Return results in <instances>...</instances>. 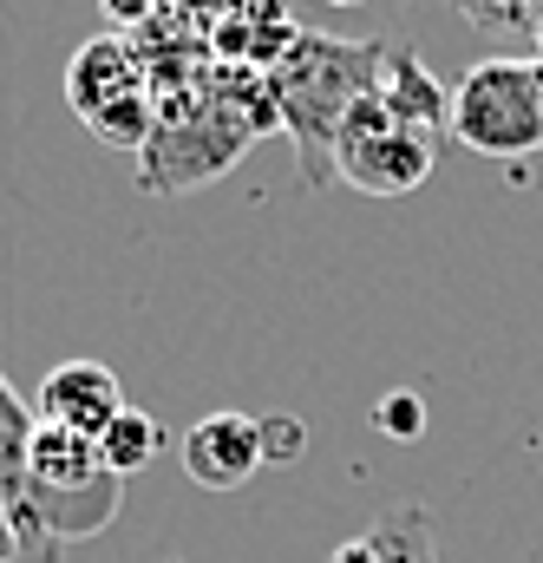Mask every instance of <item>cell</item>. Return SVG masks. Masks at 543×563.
I'll list each match as a JSON object with an SVG mask.
<instances>
[{
	"instance_id": "obj_1",
	"label": "cell",
	"mask_w": 543,
	"mask_h": 563,
	"mask_svg": "<svg viewBox=\"0 0 543 563\" xmlns=\"http://www.w3.org/2000/svg\"><path fill=\"white\" fill-rule=\"evenodd\" d=\"M263 132H281L269 73L210 59L197 79L157 86V125H151V144L137 151L144 157L137 164V190L177 197L190 184H210Z\"/></svg>"
},
{
	"instance_id": "obj_2",
	"label": "cell",
	"mask_w": 543,
	"mask_h": 563,
	"mask_svg": "<svg viewBox=\"0 0 543 563\" xmlns=\"http://www.w3.org/2000/svg\"><path fill=\"white\" fill-rule=\"evenodd\" d=\"M387 59V40H334V33H308L269 66V92L281 112V139L295 144V170L308 190L334 184V144L347 112L374 92Z\"/></svg>"
},
{
	"instance_id": "obj_3",
	"label": "cell",
	"mask_w": 543,
	"mask_h": 563,
	"mask_svg": "<svg viewBox=\"0 0 543 563\" xmlns=\"http://www.w3.org/2000/svg\"><path fill=\"white\" fill-rule=\"evenodd\" d=\"M66 106L99 144L144 151L157 125V86L144 66V46L125 33H99L66 59Z\"/></svg>"
},
{
	"instance_id": "obj_4",
	"label": "cell",
	"mask_w": 543,
	"mask_h": 563,
	"mask_svg": "<svg viewBox=\"0 0 543 563\" xmlns=\"http://www.w3.org/2000/svg\"><path fill=\"white\" fill-rule=\"evenodd\" d=\"M452 139L478 157L518 164L543 151V86L538 59H478L458 86H452Z\"/></svg>"
},
{
	"instance_id": "obj_5",
	"label": "cell",
	"mask_w": 543,
	"mask_h": 563,
	"mask_svg": "<svg viewBox=\"0 0 543 563\" xmlns=\"http://www.w3.org/2000/svg\"><path fill=\"white\" fill-rule=\"evenodd\" d=\"M432 164H439V139L400 125L374 92L347 112L341 144H334V177L367 190V197H407L432 177Z\"/></svg>"
},
{
	"instance_id": "obj_6",
	"label": "cell",
	"mask_w": 543,
	"mask_h": 563,
	"mask_svg": "<svg viewBox=\"0 0 543 563\" xmlns=\"http://www.w3.org/2000/svg\"><path fill=\"white\" fill-rule=\"evenodd\" d=\"M33 413L46 426H66L79 439H106V426L125 413V387L106 361H59L46 380H40V400Z\"/></svg>"
},
{
	"instance_id": "obj_7",
	"label": "cell",
	"mask_w": 543,
	"mask_h": 563,
	"mask_svg": "<svg viewBox=\"0 0 543 563\" xmlns=\"http://www.w3.org/2000/svg\"><path fill=\"white\" fill-rule=\"evenodd\" d=\"M184 472L203 492H236L263 472V420L250 413H203L184 432Z\"/></svg>"
},
{
	"instance_id": "obj_8",
	"label": "cell",
	"mask_w": 543,
	"mask_h": 563,
	"mask_svg": "<svg viewBox=\"0 0 543 563\" xmlns=\"http://www.w3.org/2000/svg\"><path fill=\"white\" fill-rule=\"evenodd\" d=\"M374 99H380L400 125L425 132V139L452 132V86H439L432 66H425L419 53H407V46H387L380 79H374Z\"/></svg>"
},
{
	"instance_id": "obj_9",
	"label": "cell",
	"mask_w": 543,
	"mask_h": 563,
	"mask_svg": "<svg viewBox=\"0 0 543 563\" xmlns=\"http://www.w3.org/2000/svg\"><path fill=\"white\" fill-rule=\"evenodd\" d=\"M328 563H439V538H432V511L412 505H387L367 531H354Z\"/></svg>"
},
{
	"instance_id": "obj_10",
	"label": "cell",
	"mask_w": 543,
	"mask_h": 563,
	"mask_svg": "<svg viewBox=\"0 0 543 563\" xmlns=\"http://www.w3.org/2000/svg\"><path fill=\"white\" fill-rule=\"evenodd\" d=\"M33 426H40V413L0 374V498L13 511V531L26 525V445H33Z\"/></svg>"
},
{
	"instance_id": "obj_11",
	"label": "cell",
	"mask_w": 543,
	"mask_h": 563,
	"mask_svg": "<svg viewBox=\"0 0 543 563\" xmlns=\"http://www.w3.org/2000/svg\"><path fill=\"white\" fill-rule=\"evenodd\" d=\"M157 452H164V426L151 420V413H137V407H125L119 420L106 426V439H99V459H106V472H112V478L144 472Z\"/></svg>"
},
{
	"instance_id": "obj_12",
	"label": "cell",
	"mask_w": 543,
	"mask_h": 563,
	"mask_svg": "<svg viewBox=\"0 0 543 563\" xmlns=\"http://www.w3.org/2000/svg\"><path fill=\"white\" fill-rule=\"evenodd\" d=\"M99 7H106V20H112V26H119L125 40L164 20V0H99Z\"/></svg>"
},
{
	"instance_id": "obj_13",
	"label": "cell",
	"mask_w": 543,
	"mask_h": 563,
	"mask_svg": "<svg viewBox=\"0 0 543 563\" xmlns=\"http://www.w3.org/2000/svg\"><path fill=\"white\" fill-rule=\"evenodd\" d=\"M380 426H387L394 439H419V432H425V407H419L412 394H394V400H380Z\"/></svg>"
},
{
	"instance_id": "obj_14",
	"label": "cell",
	"mask_w": 543,
	"mask_h": 563,
	"mask_svg": "<svg viewBox=\"0 0 543 563\" xmlns=\"http://www.w3.org/2000/svg\"><path fill=\"white\" fill-rule=\"evenodd\" d=\"M263 459H301V420L269 413L263 420Z\"/></svg>"
},
{
	"instance_id": "obj_15",
	"label": "cell",
	"mask_w": 543,
	"mask_h": 563,
	"mask_svg": "<svg viewBox=\"0 0 543 563\" xmlns=\"http://www.w3.org/2000/svg\"><path fill=\"white\" fill-rule=\"evenodd\" d=\"M0 563H20V531H13V511L0 498Z\"/></svg>"
},
{
	"instance_id": "obj_16",
	"label": "cell",
	"mask_w": 543,
	"mask_h": 563,
	"mask_svg": "<svg viewBox=\"0 0 543 563\" xmlns=\"http://www.w3.org/2000/svg\"><path fill=\"white\" fill-rule=\"evenodd\" d=\"M328 7H361V0H328Z\"/></svg>"
},
{
	"instance_id": "obj_17",
	"label": "cell",
	"mask_w": 543,
	"mask_h": 563,
	"mask_svg": "<svg viewBox=\"0 0 543 563\" xmlns=\"http://www.w3.org/2000/svg\"><path fill=\"white\" fill-rule=\"evenodd\" d=\"M538 59H543V26H538Z\"/></svg>"
},
{
	"instance_id": "obj_18",
	"label": "cell",
	"mask_w": 543,
	"mask_h": 563,
	"mask_svg": "<svg viewBox=\"0 0 543 563\" xmlns=\"http://www.w3.org/2000/svg\"><path fill=\"white\" fill-rule=\"evenodd\" d=\"M538 86H543V59H538Z\"/></svg>"
}]
</instances>
